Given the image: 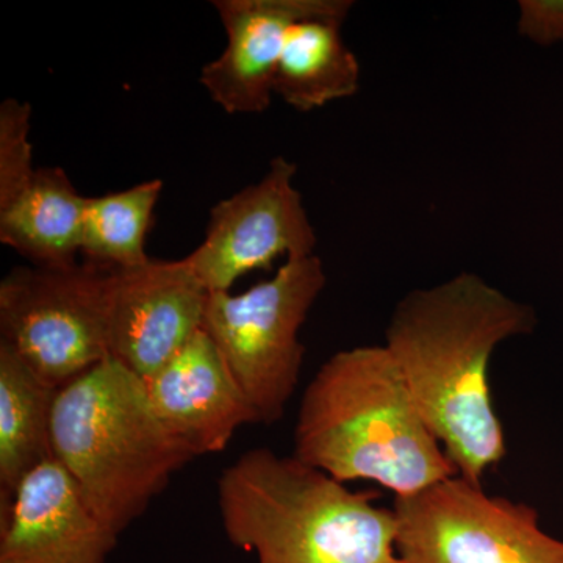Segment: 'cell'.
<instances>
[{
	"instance_id": "4fadbf2b",
	"label": "cell",
	"mask_w": 563,
	"mask_h": 563,
	"mask_svg": "<svg viewBox=\"0 0 563 563\" xmlns=\"http://www.w3.org/2000/svg\"><path fill=\"white\" fill-rule=\"evenodd\" d=\"M87 198L62 168H36L27 187L0 206V242L36 268L79 265Z\"/></svg>"
},
{
	"instance_id": "ba28073f",
	"label": "cell",
	"mask_w": 563,
	"mask_h": 563,
	"mask_svg": "<svg viewBox=\"0 0 563 563\" xmlns=\"http://www.w3.org/2000/svg\"><path fill=\"white\" fill-rule=\"evenodd\" d=\"M298 166L273 158L257 184L210 210L203 242L185 257L209 292L231 291L244 274L272 268L277 258L314 254L317 233L295 187Z\"/></svg>"
},
{
	"instance_id": "6da1fadb",
	"label": "cell",
	"mask_w": 563,
	"mask_h": 563,
	"mask_svg": "<svg viewBox=\"0 0 563 563\" xmlns=\"http://www.w3.org/2000/svg\"><path fill=\"white\" fill-rule=\"evenodd\" d=\"M533 324L532 309L461 273L404 296L385 332V347L433 435L459 476L479 487L506 455L488 387L492 354Z\"/></svg>"
},
{
	"instance_id": "9c48e42d",
	"label": "cell",
	"mask_w": 563,
	"mask_h": 563,
	"mask_svg": "<svg viewBox=\"0 0 563 563\" xmlns=\"http://www.w3.org/2000/svg\"><path fill=\"white\" fill-rule=\"evenodd\" d=\"M207 298L185 258L110 269V357L150 383L202 329Z\"/></svg>"
},
{
	"instance_id": "7c38bea8",
	"label": "cell",
	"mask_w": 563,
	"mask_h": 563,
	"mask_svg": "<svg viewBox=\"0 0 563 563\" xmlns=\"http://www.w3.org/2000/svg\"><path fill=\"white\" fill-rule=\"evenodd\" d=\"M146 385L163 424L196 457L221 453L242 426L258 424L257 415L203 329Z\"/></svg>"
},
{
	"instance_id": "3957f363",
	"label": "cell",
	"mask_w": 563,
	"mask_h": 563,
	"mask_svg": "<svg viewBox=\"0 0 563 563\" xmlns=\"http://www.w3.org/2000/svg\"><path fill=\"white\" fill-rule=\"evenodd\" d=\"M218 507L233 547L257 563H406L393 509L268 448L222 470Z\"/></svg>"
},
{
	"instance_id": "30bf717a",
	"label": "cell",
	"mask_w": 563,
	"mask_h": 563,
	"mask_svg": "<svg viewBox=\"0 0 563 563\" xmlns=\"http://www.w3.org/2000/svg\"><path fill=\"white\" fill-rule=\"evenodd\" d=\"M228 46L201 70V85L228 113H262L272 103L285 38L296 22L347 18L351 0H214Z\"/></svg>"
},
{
	"instance_id": "277c9868",
	"label": "cell",
	"mask_w": 563,
	"mask_h": 563,
	"mask_svg": "<svg viewBox=\"0 0 563 563\" xmlns=\"http://www.w3.org/2000/svg\"><path fill=\"white\" fill-rule=\"evenodd\" d=\"M52 455L118 537L196 459L163 424L146 383L114 357L58 390Z\"/></svg>"
},
{
	"instance_id": "52a82bcc",
	"label": "cell",
	"mask_w": 563,
	"mask_h": 563,
	"mask_svg": "<svg viewBox=\"0 0 563 563\" xmlns=\"http://www.w3.org/2000/svg\"><path fill=\"white\" fill-rule=\"evenodd\" d=\"M393 510L406 563H563V540L543 531L533 507L459 474L396 498Z\"/></svg>"
},
{
	"instance_id": "ac0fdd59",
	"label": "cell",
	"mask_w": 563,
	"mask_h": 563,
	"mask_svg": "<svg viewBox=\"0 0 563 563\" xmlns=\"http://www.w3.org/2000/svg\"><path fill=\"white\" fill-rule=\"evenodd\" d=\"M518 32L539 44L563 38V2H520Z\"/></svg>"
},
{
	"instance_id": "5bb4252c",
	"label": "cell",
	"mask_w": 563,
	"mask_h": 563,
	"mask_svg": "<svg viewBox=\"0 0 563 563\" xmlns=\"http://www.w3.org/2000/svg\"><path fill=\"white\" fill-rule=\"evenodd\" d=\"M57 393L0 342V517L9 514L25 477L54 459L52 415Z\"/></svg>"
},
{
	"instance_id": "9a60e30c",
	"label": "cell",
	"mask_w": 563,
	"mask_h": 563,
	"mask_svg": "<svg viewBox=\"0 0 563 563\" xmlns=\"http://www.w3.org/2000/svg\"><path fill=\"white\" fill-rule=\"evenodd\" d=\"M344 21L346 18H310L288 31L273 90L292 109H321L358 91L361 63L342 38Z\"/></svg>"
},
{
	"instance_id": "8fae6325",
	"label": "cell",
	"mask_w": 563,
	"mask_h": 563,
	"mask_svg": "<svg viewBox=\"0 0 563 563\" xmlns=\"http://www.w3.org/2000/svg\"><path fill=\"white\" fill-rule=\"evenodd\" d=\"M118 539L51 459L25 477L0 517V563H107Z\"/></svg>"
},
{
	"instance_id": "5b68a950",
	"label": "cell",
	"mask_w": 563,
	"mask_h": 563,
	"mask_svg": "<svg viewBox=\"0 0 563 563\" xmlns=\"http://www.w3.org/2000/svg\"><path fill=\"white\" fill-rule=\"evenodd\" d=\"M325 287L318 255L285 261L272 279L247 291L209 292L202 329L220 350L258 424H274L301 379L299 332Z\"/></svg>"
},
{
	"instance_id": "2e32d148",
	"label": "cell",
	"mask_w": 563,
	"mask_h": 563,
	"mask_svg": "<svg viewBox=\"0 0 563 563\" xmlns=\"http://www.w3.org/2000/svg\"><path fill=\"white\" fill-rule=\"evenodd\" d=\"M163 181H141L128 190L87 198L81 224L84 262L107 269L136 268L151 261L146 236Z\"/></svg>"
},
{
	"instance_id": "7a4b0ae2",
	"label": "cell",
	"mask_w": 563,
	"mask_h": 563,
	"mask_svg": "<svg viewBox=\"0 0 563 563\" xmlns=\"http://www.w3.org/2000/svg\"><path fill=\"white\" fill-rule=\"evenodd\" d=\"M292 455L343 484L373 481L396 498L457 476L385 344L336 352L318 369L303 391Z\"/></svg>"
},
{
	"instance_id": "8992f818",
	"label": "cell",
	"mask_w": 563,
	"mask_h": 563,
	"mask_svg": "<svg viewBox=\"0 0 563 563\" xmlns=\"http://www.w3.org/2000/svg\"><path fill=\"white\" fill-rule=\"evenodd\" d=\"M110 269L14 268L0 284L2 342L60 390L110 357Z\"/></svg>"
},
{
	"instance_id": "e0dca14e",
	"label": "cell",
	"mask_w": 563,
	"mask_h": 563,
	"mask_svg": "<svg viewBox=\"0 0 563 563\" xmlns=\"http://www.w3.org/2000/svg\"><path fill=\"white\" fill-rule=\"evenodd\" d=\"M31 103L5 99L0 106V206L20 195L35 176Z\"/></svg>"
}]
</instances>
